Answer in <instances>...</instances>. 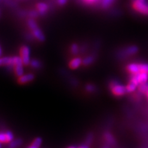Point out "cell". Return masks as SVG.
Returning a JSON list of instances; mask_svg holds the SVG:
<instances>
[{"label": "cell", "mask_w": 148, "mask_h": 148, "mask_svg": "<svg viewBox=\"0 0 148 148\" xmlns=\"http://www.w3.org/2000/svg\"><path fill=\"white\" fill-rule=\"evenodd\" d=\"M109 87L112 93L117 97L122 96L127 92L126 86L120 84L116 81H112L111 82Z\"/></svg>", "instance_id": "cell-1"}, {"label": "cell", "mask_w": 148, "mask_h": 148, "mask_svg": "<svg viewBox=\"0 0 148 148\" xmlns=\"http://www.w3.org/2000/svg\"><path fill=\"white\" fill-rule=\"evenodd\" d=\"M20 57L25 66H28L30 64V49L28 46H23L21 48Z\"/></svg>", "instance_id": "cell-2"}, {"label": "cell", "mask_w": 148, "mask_h": 148, "mask_svg": "<svg viewBox=\"0 0 148 148\" xmlns=\"http://www.w3.org/2000/svg\"><path fill=\"white\" fill-rule=\"evenodd\" d=\"M134 9L143 14H148V5L144 1L135 0L133 3Z\"/></svg>", "instance_id": "cell-3"}, {"label": "cell", "mask_w": 148, "mask_h": 148, "mask_svg": "<svg viewBox=\"0 0 148 148\" xmlns=\"http://www.w3.org/2000/svg\"><path fill=\"white\" fill-rule=\"evenodd\" d=\"M23 66H24V63H23L21 57H18L16 62L13 67L14 71L15 72L16 75L18 77L22 76L24 74V68H23Z\"/></svg>", "instance_id": "cell-4"}, {"label": "cell", "mask_w": 148, "mask_h": 148, "mask_svg": "<svg viewBox=\"0 0 148 148\" xmlns=\"http://www.w3.org/2000/svg\"><path fill=\"white\" fill-rule=\"evenodd\" d=\"M16 58L17 56L1 58H0V67L7 66L13 68L16 61Z\"/></svg>", "instance_id": "cell-5"}, {"label": "cell", "mask_w": 148, "mask_h": 148, "mask_svg": "<svg viewBox=\"0 0 148 148\" xmlns=\"http://www.w3.org/2000/svg\"><path fill=\"white\" fill-rule=\"evenodd\" d=\"M35 79V75L33 73H27V74H23L21 77L18 78V83L21 85H24L26 83H30L33 81Z\"/></svg>", "instance_id": "cell-6"}, {"label": "cell", "mask_w": 148, "mask_h": 148, "mask_svg": "<svg viewBox=\"0 0 148 148\" xmlns=\"http://www.w3.org/2000/svg\"><path fill=\"white\" fill-rule=\"evenodd\" d=\"M127 71L132 75H135V74L138 73L139 72H140L139 64L132 63L128 65L127 66Z\"/></svg>", "instance_id": "cell-7"}, {"label": "cell", "mask_w": 148, "mask_h": 148, "mask_svg": "<svg viewBox=\"0 0 148 148\" xmlns=\"http://www.w3.org/2000/svg\"><path fill=\"white\" fill-rule=\"evenodd\" d=\"M82 64V60L80 58H76L72 59L69 62V66L71 69H77Z\"/></svg>", "instance_id": "cell-8"}, {"label": "cell", "mask_w": 148, "mask_h": 148, "mask_svg": "<svg viewBox=\"0 0 148 148\" xmlns=\"http://www.w3.org/2000/svg\"><path fill=\"white\" fill-rule=\"evenodd\" d=\"M32 31V34H33V35L37 40L40 41H43L45 40V36L43 32L40 30V29H38V27L36 28L35 29Z\"/></svg>", "instance_id": "cell-9"}, {"label": "cell", "mask_w": 148, "mask_h": 148, "mask_svg": "<svg viewBox=\"0 0 148 148\" xmlns=\"http://www.w3.org/2000/svg\"><path fill=\"white\" fill-rule=\"evenodd\" d=\"M104 139L108 144L110 145L114 146L115 144V140L113 136V135L109 132H106L104 133Z\"/></svg>", "instance_id": "cell-10"}, {"label": "cell", "mask_w": 148, "mask_h": 148, "mask_svg": "<svg viewBox=\"0 0 148 148\" xmlns=\"http://www.w3.org/2000/svg\"><path fill=\"white\" fill-rule=\"evenodd\" d=\"M42 139L40 137L36 138L32 143V144L27 148H40L41 144H42Z\"/></svg>", "instance_id": "cell-11"}, {"label": "cell", "mask_w": 148, "mask_h": 148, "mask_svg": "<svg viewBox=\"0 0 148 148\" xmlns=\"http://www.w3.org/2000/svg\"><path fill=\"white\" fill-rule=\"evenodd\" d=\"M138 87V85L132 81H130L128 84L126 86V90L127 92H132L135 91Z\"/></svg>", "instance_id": "cell-12"}, {"label": "cell", "mask_w": 148, "mask_h": 148, "mask_svg": "<svg viewBox=\"0 0 148 148\" xmlns=\"http://www.w3.org/2000/svg\"><path fill=\"white\" fill-rule=\"evenodd\" d=\"M138 91L141 93L146 94L148 91V84L147 83H143L138 86Z\"/></svg>", "instance_id": "cell-13"}, {"label": "cell", "mask_w": 148, "mask_h": 148, "mask_svg": "<svg viewBox=\"0 0 148 148\" xmlns=\"http://www.w3.org/2000/svg\"><path fill=\"white\" fill-rule=\"evenodd\" d=\"M37 9H38V12L41 14H43L47 11L48 6L45 3H40L37 5Z\"/></svg>", "instance_id": "cell-14"}, {"label": "cell", "mask_w": 148, "mask_h": 148, "mask_svg": "<svg viewBox=\"0 0 148 148\" xmlns=\"http://www.w3.org/2000/svg\"><path fill=\"white\" fill-rule=\"evenodd\" d=\"M22 143V141L21 139H17V140H13L9 144V148H17L21 145Z\"/></svg>", "instance_id": "cell-15"}, {"label": "cell", "mask_w": 148, "mask_h": 148, "mask_svg": "<svg viewBox=\"0 0 148 148\" xmlns=\"http://www.w3.org/2000/svg\"><path fill=\"white\" fill-rule=\"evenodd\" d=\"M94 61V58L92 56H88L85 58L82 61V64L83 66H88L92 64Z\"/></svg>", "instance_id": "cell-16"}, {"label": "cell", "mask_w": 148, "mask_h": 148, "mask_svg": "<svg viewBox=\"0 0 148 148\" xmlns=\"http://www.w3.org/2000/svg\"><path fill=\"white\" fill-rule=\"evenodd\" d=\"M138 51V48L135 46H132L128 47L126 49V53L127 54H135Z\"/></svg>", "instance_id": "cell-17"}, {"label": "cell", "mask_w": 148, "mask_h": 148, "mask_svg": "<svg viewBox=\"0 0 148 148\" xmlns=\"http://www.w3.org/2000/svg\"><path fill=\"white\" fill-rule=\"evenodd\" d=\"M30 65L31 66V67H32L34 69H39L41 67L40 62L38 61V60H36V59H34L30 61Z\"/></svg>", "instance_id": "cell-18"}, {"label": "cell", "mask_w": 148, "mask_h": 148, "mask_svg": "<svg viewBox=\"0 0 148 148\" xmlns=\"http://www.w3.org/2000/svg\"><path fill=\"white\" fill-rule=\"evenodd\" d=\"M140 72L148 73V64H139Z\"/></svg>", "instance_id": "cell-19"}, {"label": "cell", "mask_w": 148, "mask_h": 148, "mask_svg": "<svg viewBox=\"0 0 148 148\" xmlns=\"http://www.w3.org/2000/svg\"><path fill=\"white\" fill-rule=\"evenodd\" d=\"M5 133L7 138V143H11L12 141L14 140V138L13 133L10 131H6Z\"/></svg>", "instance_id": "cell-20"}, {"label": "cell", "mask_w": 148, "mask_h": 148, "mask_svg": "<svg viewBox=\"0 0 148 148\" xmlns=\"http://www.w3.org/2000/svg\"><path fill=\"white\" fill-rule=\"evenodd\" d=\"M28 25H29L30 29L33 30L34 29H35L36 28L38 27V26H37L36 22L34 21V20H29V22H28Z\"/></svg>", "instance_id": "cell-21"}, {"label": "cell", "mask_w": 148, "mask_h": 148, "mask_svg": "<svg viewBox=\"0 0 148 148\" xmlns=\"http://www.w3.org/2000/svg\"><path fill=\"white\" fill-rule=\"evenodd\" d=\"M0 142L1 143H7V138L5 132H0Z\"/></svg>", "instance_id": "cell-22"}, {"label": "cell", "mask_w": 148, "mask_h": 148, "mask_svg": "<svg viewBox=\"0 0 148 148\" xmlns=\"http://www.w3.org/2000/svg\"><path fill=\"white\" fill-rule=\"evenodd\" d=\"M114 0H103L102 1V4H103V6L104 8H107L109 6H110L111 4L113 3Z\"/></svg>", "instance_id": "cell-23"}, {"label": "cell", "mask_w": 148, "mask_h": 148, "mask_svg": "<svg viewBox=\"0 0 148 148\" xmlns=\"http://www.w3.org/2000/svg\"><path fill=\"white\" fill-rule=\"evenodd\" d=\"M71 52L73 54H76L78 53V46L76 44H73L71 46Z\"/></svg>", "instance_id": "cell-24"}, {"label": "cell", "mask_w": 148, "mask_h": 148, "mask_svg": "<svg viewBox=\"0 0 148 148\" xmlns=\"http://www.w3.org/2000/svg\"><path fill=\"white\" fill-rule=\"evenodd\" d=\"M85 89H86V90L88 92H92L95 91V89H96V88H95V86L94 85H91V84H88V85H87L86 86Z\"/></svg>", "instance_id": "cell-25"}, {"label": "cell", "mask_w": 148, "mask_h": 148, "mask_svg": "<svg viewBox=\"0 0 148 148\" xmlns=\"http://www.w3.org/2000/svg\"><path fill=\"white\" fill-rule=\"evenodd\" d=\"M92 138H93V136H92V135H91V134H90V135H88V136L87 137L86 140V145L90 144V143H91L92 142Z\"/></svg>", "instance_id": "cell-26"}, {"label": "cell", "mask_w": 148, "mask_h": 148, "mask_svg": "<svg viewBox=\"0 0 148 148\" xmlns=\"http://www.w3.org/2000/svg\"><path fill=\"white\" fill-rule=\"evenodd\" d=\"M58 1L60 4H64L66 3L67 0H58Z\"/></svg>", "instance_id": "cell-27"}, {"label": "cell", "mask_w": 148, "mask_h": 148, "mask_svg": "<svg viewBox=\"0 0 148 148\" xmlns=\"http://www.w3.org/2000/svg\"><path fill=\"white\" fill-rule=\"evenodd\" d=\"M77 148H89V147L88 146V145H81L80 146H79Z\"/></svg>", "instance_id": "cell-28"}, {"label": "cell", "mask_w": 148, "mask_h": 148, "mask_svg": "<svg viewBox=\"0 0 148 148\" xmlns=\"http://www.w3.org/2000/svg\"><path fill=\"white\" fill-rule=\"evenodd\" d=\"M85 1L88 3H92L97 1V0H85Z\"/></svg>", "instance_id": "cell-29"}, {"label": "cell", "mask_w": 148, "mask_h": 148, "mask_svg": "<svg viewBox=\"0 0 148 148\" xmlns=\"http://www.w3.org/2000/svg\"><path fill=\"white\" fill-rule=\"evenodd\" d=\"M30 16H32V17H35V16H36V13L35 11H32V12H30Z\"/></svg>", "instance_id": "cell-30"}, {"label": "cell", "mask_w": 148, "mask_h": 148, "mask_svg": "<svg viewBox=\"0 0 148 148\" xmlns=\"http://www.w3.org/2000/svg\"><path fill=\"white\" fill-rule=\"evenodd\" d=\"M67 148H77V147H76L75 146H70V147H69Z\"/></svg>", "instance_id": "cell-31"}, {"label": "cell", "mask_w": 148, "mask_h": 148, "mask_svg": "<svg viewBox=\"0 0 148 148\" xmlns=\"http://www.w3.org/2000/svg\"><path fill=\"white\" fill-rule=\"evenodd\" d=\"M138 1H144V2H145V0H138Z\"/></svg>", "instance_id": "cell-32"}, {"label": "cell", "mask_w": 148, "mask_h": 148, "mask_svg": "<svg viewBox=\"0 0 148 148\" xmlns=\"http://www.w3.org/2000/svg\"><path fill=\"white\" fill-rule=\"evenodd\" d=\"M0 148H1V143L0 142Z\"/></svg>", "instance_id": "cell-33"}, {"label": "cell", "mask_w": 148, "mask_h": 148, "mask_svg": "<svg viewBox=\"0 0 148 148\" xmlns=\"http://www.w3.org/2000/svg\"><path fill=\"white\" fill-rule=\"evenodd\" d=\"M1 48H0V55H1Z\"/></svg>", "instance_id": "cell-34"}, {"label": "cell", "mask_w": 148, "mask_h": 148, "mask_svg": "<svg viewBox=\"0 0 148 148\" xmlns=\"http://www.w3.org/2000/svg\"><path fill=\"white\" fill-rule=\"evenodd\" d=\"M146 95H147V98H148V91H147V92L146 93Z\"/></svg>", "instance_id": "cell-35"}, {"label": "cell", "mask_w": 148, "mask_h": 148, "mask_svg": "<svg viewBox=\"0 0 148 148\" xmlns=\"http://www.w3.org/2000/svg\"><path fill=\"white\" fill-rule=\"evenodd\" d=\"M103 148H109L108 147H103Z\"/></svg>", "instance_id": "cell-36"}]
</instances>
